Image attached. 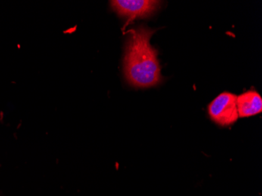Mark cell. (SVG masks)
Returning a JSON list of instances; mask_svg holds the SVG:
<instances>
[{
  "mask_svg": "<svg viewBox=\"0 0 262 196\" xmlns=\"http://www.w3.org/2000/svg\"><path fill=\"white\" fill-rule=\"evenodd\" d=\"M155 32L144 26L128 32L130 37L123 60L124 73L135 88H151L162 81L157 51L150 44Z\"/></svg>",
  "mask_w": 262,
  "mask_h": 196,
  "instance_id": "obj_1",
  "label": "cell"
},
{
  "mask_svg": "<svg viewBox=\"0 0 262 196\" xmlns=\"http://www.w3.org/2000/svg\"><path fill=\"white\" fill-rule=\"evenodd\" d=\"M237 96L229 92H224L217 96L208 106V114L216 124L229 126L239 119L237 109Z\"/></svg>",
  "mask_w": 262,
  "mask_h": 196,
  "instance_id": "obj_2",
  "label": "cell"
},
{
  "mask_svg": "<svg viewBox=\"0 0 262 196\" xmlns=\"http://www.w3.org/2000/svg\"><path fill=\"white\" fill-rule=\"evenodd\" d=\"M160 1L154 0H114L111 1L113 10L121 17L127 18V24L136 18L151 15L160 6ZM126 24V25H127Z\"/></svg>",
  "mask_w": 262,
  "mask_h": 196,
  "instance_id": "obj_3",
  "label": "cell"
},
{
  "mask_svg": "<svg viewBox=\"0 0 262 196\" xmlns=\"http://www.w3.org/2000/svg\"><path fill=\"white\" fill-rule=\"evenodd\" d=\"M237 109L239 118L251 117L262 112V98L254 90L237 96Z\"/></svg>",
  "mask_w": 262,
  "mask_h": 196,
  "instance_id": "obj_4",
  "label": "cell"
}]
</instances>
